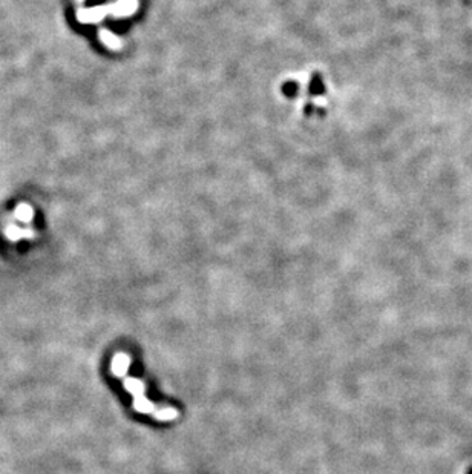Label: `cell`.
Masks as SVG:
<instances>
[{
	"instance_id": "3957f363",
	"label": "cell",
	"mask_w": 472,
	"mask_h": 474,
	"mask_svg": "<svg viewBox=\"0 0 472 474\" xmlns=\"http://www.w3.org/2000/svg\"><path fill=\"white\" fill-rule=\"evenodd\" d=\"M103 40L108 43V46H111V48H117L118 46V40L111 34V33H108V31H105L103 33Z\"/></svg>"
},
{
	"instance_id": "6da1fadb",
	"label": "cell",
	"mask_w": 472,
	"mask_h": 474,
	"mask_svg": "<svg viewBox=\"0 0 472 474\" xmlns=\"http://www.w3.org/2000/svg\"><path fill=\"white\" fill-rule=\"evenodd\" d=\"M123 379V386L124 389L134 396V410L143 414H150L152 418H155L156 421L161 422H169V421H175L179 416V411L173 407H161L158 408L152 401H149L144 395V384L137 377L132 376H124Z\"/></svg>"
},
{
	"instance_id": "7a4b0ae2",
	"label": "cell",
	"mask_w": 472,
	"mask_h": 474,
	"mask_svg": "<svg viewBox=\"0 0 472 474\" xmlns=\"http://www.w3.org/2000/svg\"><path fill=\"white\" fill-rule=\"evenodd\" d=\"M129 365H131V358L128 353H117L112 359V364H111V370L115 376L118 377H124L128 376V371H129Z\"/></svg>"
}]
</instances>
